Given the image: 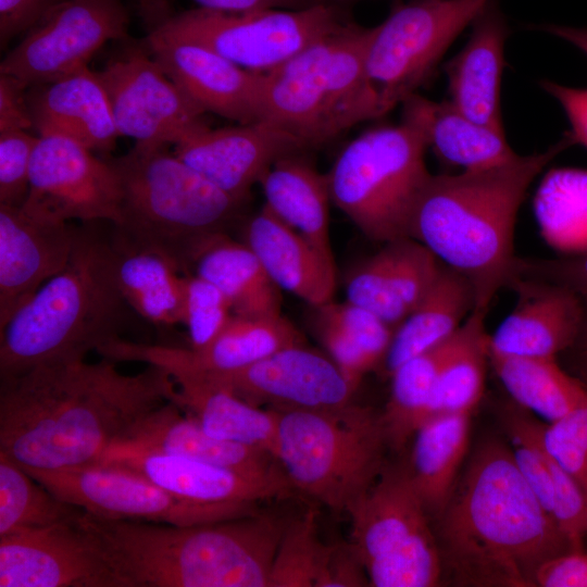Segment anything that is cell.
Wrapping results in <instances>:
<instances>
[{
    "label": "cell",
    "mask_w": 587,
    "mask_h": 587,
    "mask_svg": "<svg viewBox=\"0 0 587 587\" xmlns=\"http://www.w3.org/2000/svg\"><path fill=\"white\" fill-rule=\"evenodd\" d=\"M175 396L171 374L152 364L137 374L107 358L41 364L0 378V451L26 470L95 464Z\"/></svg>",
    "instance_id": "cell-1"
},
{
    "label": "cell",
    "mask_w": 587,
    "mask_h": 587,
    "mask_svg": "<svg viewBox=\"0 0 587 587\" xmlns=\"http://www.w3.org/2000/svg\"><path fill=\"white\" fill-rule=\"evenodd\" d=\"M436 520L442 569L461 586L534 587L541 564L572 551L497 438L476 447Z\"/></svg>",
    "instance_id": "cell-2"
},
{
    "label": "cell",
    "mask_w": 587,
    "mask_h": 587,
    "mask_svg": "<svg viewBox=\"0 0 587 587\" xmlns=\"http://www.w3.org/2000/svg\"><path fill=\"white\" fill-rule=\"evenodd\" d=\"M118 587H270L289 517L265 511L199 525L104 519L84 511Z\"/></svg>",
    "instance_id": "cell-3"
},
{
    "label": "cell",
    "mask_w": 587,
    "mask_h": 587,
    "mask_svg": "<svg viewBox=\"0 0 587 587\" xmlns=\"http://www.w3.org/2000/svg\"><path fill=\"white\" fill-rule=\"evenodd\" d=\"M571 134L541 153L457 175H432L412 215L409 237L472 284L476 305L489 309L513 275V235L529 185L570 145Z\"/></svg>",
    "instance_id": "cell-4"
},
{
    "label": "cell",
    "mask_w": 587,
    "mask_h": 587,
    "mask_svg": "<svg viewBox=\"0 0 587 587\" xmlns=\"http://www.w3.org/2000/svg\"><path fill=\"white\" fill-rule=\"evenodd\" d=\"M128 308L112 275L107 236L78 228L65 268L0 327V378L41 364L84 360L121 338Z\"/></svg>",
    "instance_id": "cell-5"
},
{
    "label": "cell",
    "mask_w": 587,
    "mask_h": 587,
    "mask_svg": "<svg viewBox=\"0 0 587 587\" xmlns=\"http://www.w3.org/2000/svg\"><path fill=\"white\" fill-rule=\"evenodd\" d=\"M110 162L122 188L121 220L112 234L164 255L183 273L190 272L202 242L226 233L246 202L221 190L166 146L136 143Z\"/></svg>",
    "instance_id": "cell-6"
},
{
    "label": "cell",
    "mask_w": 587,
    "mask_h": 587,
    "mask_svg": "<svg viewBox=\"0 0 587 587\" xmlns=\"http://www.w3.org/2000/svg\"><path fill=\"white\" fill-rule=\"evenodd\" d=\"M371 30L348 20L265 72L260 121L288 132L310 149L375 118L364 73Z\"/></svg>",
    "instance_id": "cell-7"
},
{
    "label": "cell",
    "mask_w": 587,
    "mask_h": 587,
    "mask_svg": "<svg viewBox=\"0 0 587 587\" xmlns=\"http://www.w3.org/2000/svg\"><path fill=\"white\" fill-rule=\"evenodd\" d=\"M276 412V458L297 494L348 513L386 465L382 412L351 402Z\"/></svg>",
    "instance_id": "cell-8"
},
{
    "label": "cell",
    "mask_w": 587,
    "mask_h": 587,
    "mask_svg": "<svg viewBox=\"0 0 587 587\" xmlns=\"http://www.w3.org/2000/svg\"><path fill=\"white\" fill-rule=\"evenodd\" d=\"M427 148L422 133L404 121L361 133L326 173L332 203L372 241L409 237L415 205L432 177Z\"/></svg>",
    "instance_id": "cell-9"
},
{
    "label": "cell",
    "mask_w": 587,
    "mask_h": 587,
    "mask_svg": "<svg viewBox=\"0 0 587 587\" xmlns=\"http://www.w3.org/2000/svg\"><path fill=\"white\" fill-rule=\"evenodd\" d=\"M490 0H409L372 27L365 80L379 117L416 93L442 55Z\"/></svg>",
    "instance_id": "cell-10"
},
{
    "label": "cell",
    "mask_w": 587,
    "mask_h": 587,
    "mask_svg": "<svg viewBox=\"0 0 587 587\" xmlns=\"http://www.w3.org/2000/svg\"><path fill=\"white\" fill-rule=\"evenodd\" d=\"M347 12V8L329 3L242 13L197 8L161 23L242 68L265 73L337 29L350 20Z\"/></svg>",
    "instance_id": "cell-11"
},
{
    "label": "cell",
    "mask_w": 587,
    "mask_h": 587,
    "mask_svg": "<svg viewBox=\"0 0 587 587\" xmlns=\"http://www.w3.org/2000/svg\"><path fill=\"white\" fill-rule=\"evenodd\" d=\"M26 471L63 501L104 519L189 526L236 519L261 510L260 505L189 501L135 471L112 463Z\"/></svg>",
    "instance_id": "cell-12"
},
{
    "label": "cell",
    "mask_w": 587,
    "mask_h": 587,
    "mask_svg": "<svg viewBox=\"0 0 587 587\" xmlns=\"http://www.w3.org/2000/svg\"><path fill=\"white\" fill-rule=\"evenodd\" d=\"M128 13L120 0H65L35 26L0 64V74L26 88L87 67L109 40L127 37Z\"/></svg>",
    "instance_id": "cell-13"
},
{
    "label": "cell",
    "mask_w": 587,
    "mask_h": 587,
    "mask_svg": "<svg viewBox=\"0 0 587 587\" xmlns=\"http://www.w3.org/2000/svg\"><path fill=\"white\" fill-rule=\"evenodd\" d=\"M121 202V182L110 161L67 137L39 136L23 210L54 222L116 225Z\"/></svg>",
    "instance_id": "cell-14"
},
{
    "label": "cell",
    "mask_w": 587,
    "mask_h": 587,
    "mask_svg": "<svg viewBox=\"0 0 587 587\" xmlns=\"http://www.w3.org/2000/svg\"><path fill=\"white\" fill-rule=\"evenodd\" d=\"M97 75L118 135L136 143L176 145L208 126L204 112L167 76L148 49L124 51Z\"/></svg>",
    "instance_id": "cell-15"
},
{
    "label": "cell",
    "mask_w": 587,
    "mask_h": 587,
    "mask_svg": "<svg viewBox=\"0 0 587 587\" xmlns=\"http://www.w3.org/2000/svg\"><path fill=\"white\" fill-rule=\"evenodd\" d=\"M83 512L0 536V587H118Z\"/></svg>",
    "instance_id": "cell-16"
},
{
    "label": "cell",
    "mask_w": 587,
    "mask_h": 587,
    "mask_svg": "<svg viewBox=\"0 0 587 587\" xmlns=\"http://www.w3.org/2000/svg\"><path fill=\"white\" fill-rule=\"evenodd\" d=\"M191 373L213 380L252 405L275 411L341 407L351 402L358 389L326 353L307 344L282 349L239 370Z\"/></svg>",
    "instance_id": "cell-17"
},
{
    "label": "cell",
    "mask_w": 587,
    "mask_h": 587,
    "mask_svg": "<svg viewBox=\"0 0 587 587\" xmlns=\"http://www.w3.org/2000/svg\"><path fill=\"white\" fill-rule=\"evenodd\" d=\"M145 46L167 76L204 113L238 124L261 120L264 73L242 68L161 22L151 28Z\"/></svg>",
    "instance_id": "cell-18"
},
{
    "label": "cell",
    "mask_w": 587,
    "mask_h": 587,
    "mask_svg": "<svg viewBox=\"0 0 587 587\" xmlns=\"http://www.w3.org/2000/svg\"><path fill=\"white\" fill-rule=\"evenodd\" d=\"M175 146V154L235 199L247 201L251 187L280 158L308 148L288 132L264 121L233 127L209 126Z\"/></svg>",
    "instance_id": "cell-19"
},
{
    "label": "cell",
    "mask_w": 587,
    "mask_h": 587,
    "mask_svg": "<svg viewBox=\"0 0 587 587\" xmlns=\"http://www.w3.org/2000/svg\"><path fill=\"white\" fill-rule=\"evenodd\" d=\"M78 228L0 204V327L67 265Z\"/></svg>",
    "instance_id": "cell-20"
},
{
    "label": "cell",
    "mask_w": 587,
    "mask_h": 587,
    "mask_svg": "<svg viewBox=\"0 0 587 587\" xmlns=\"http://www.w3.org/2000/svg\"><path fill=\"white\" fill-rule=\"evenodd\" d=\"M112 446L190 458L295 489L275 455L261 448L210 435L174 401L150 412Z\"/></svg>",
    "instance_id": "cell-21"
},
{
    "label": "cell",
    "mask_w": 587,
    "mask_h": 587,
    "mask_svg": "<svg viewBox=\"0 0 587 587\" xmlns=\"http://www.w3.org/2000/svg\"><path fill=\"white\" fill-rule=\"evenodd\" d=\"M517 296L516 305L489 338L496 351L557 359L575 341L585 303L571 288L534 278L512 277L507 285Z\"/></svg>",
    "instance_id": "cell-22"
},
{
    "label": "cell",
    "mask_w": 587,
    "mask_h": 587,
    "mask_svg": "<svg viewBox=\"0 0 587 587\" xmlns=\"http://www.w3.org/2000/svg\"><path fill=\"white\" fill-rule=\"evenodd\" d=\"M97 463L122 465L179 498L203 504L260 505L297 494L290 487L257 480L190 458L121 446L109 447Z\"/></svg>",
    "instance_id": "cell-23"
},
{
    "label": "cell",
    "mask_w": 587,
    "mask_h": 587,
    "mask_svg": "<svg viewBox=\"0 0 587 587\" xmlns=\"http://www.w3.org/2000/svg\"><path fill=\"white\" fill-rule=\"evenodd\" d=\"M441 261L423 243L402 237L384 243L347 276V300L396 328L437 277Z\"/></svg>",
    "instance_id": "cell-24"
},
{
    "label": "cell",
    "mask_w": 587,
    "mask_h": 587,
    "mask_svg": "<svg viewBox=\"0 0 587 587\" xmlns=\"http://www.w3.org/2000/svg\"><path fill=\"white\" fill-rule=\"evenodd\" d=\"M38 136L67 137L93 151H110L120 136L105 90L88 66L27 90Z\"/></svg>",
    "instance_id": "cell-25"
},
{
    "label": "cell",
    "mask_w": 587,
    "mask_h": 587,
    "mask_svg": "<svg viewBox=\"0 0 587 587\" xmlns=\"http://www.w3.org/2000/svg\"><path fill=\"white\" fill-rule=\"evenodd\" d=\"M347 514L351 521L349 544L364 566L430 527L408 465H385Z\"/></svg>",
    "instance_id": "cell-26"
},
{
    "label": "cell",
    "mask_w": 587,
    "mask_h": 587,
    "mask_svg": "<svg viewBox=\"0 0 587 587\" xmlns=\"http://www.w3.org/2000/svg\"><path fill=\"white\" fill-rule=\"evenodd\" d=\"M243 242L282 290L310 307L334 300L335 262L321 254L265 205L245 223Z\"/></svg>",
    "instance_id": "cell-27"
},
{
    "label": "cell",
    "mask_w": 587,
    "mask_h": 587,
    "mask_svg": "<svg viewBox=\"0 0 587 587\" xmlns=\"http://www.w3.org/2000/svg\"><path fill=\"white\" fill-rule=\"evenodd\" d=\"M473 23L470 40L445 65L449 101L472 121L504 133L500 84L508 28L491 1Z\"/></svg>",
    "instance_id": "cell-28"
},
{
    "label": "cell",
    "mask_w": 587,
    "mask_h": 587,
    "mask_svg": "<svg viewBox=\"0 0 587 587\" xmlns=\"http://www.w3.org/2000/svg\"><path fill=\"white\" fill-rule=\"evenodd\" d=\"M402 120L415 126L437 158L464 170H479L514 160L504 133L480 125L449 100L436 102L413 93L402 103Z\"/></svg>",
    "instance_id": "cell-29"
},
{
    "label": "cell",
    "mask_w": 587,
    "mask_h": 587,
    "mask_svg": "<svg viewBox=\"0 0 587 587\" xmlns=\"http://www.w3.org/2000/svg\"><path fill=\"white\" fill-rule=\"evenodd\" d=\"M174 402L210 435L264 449L276 457L277 412L252 405L213 380L191 372H168Z\"/></svg>",
    "instance_id": "cell-30"
},
{
    "label": "cell",
    "mask_w": 587,
    "mask_h": 587,
    "mask_svg": "<svg viewBox=\"0 0 587 587\" xmlns=\"http://www.w3.org/2000/svg\"><path fill=\"white\" fill-rule=\"evenodd\" d=\"M264 205L305 238L321 254L334 261L329 237L326 174L320 173L302 152L277 160L261 177Z\"/></svg>",
    "instance_id": "cell-31"
},
{
    "label": "cell",
    "mask_w": 587,
    "mask_h": 587,
    "mask_svg": "<svg viewBox=\"0 0 587 587\" xmlns=\"http://www.w3.org/2000/svg\"><path fill=\"white\" fill-rule=\"evenodd\" d=\"M107 249L115 285L129 308L158 326L182 324L184 273L164 255L126 243L112 232Z\"/></svg>",
    "instance_id": "cell-32"
},
{
    "label": "cell",
    "mask_w": 587,
    "mask_h": 587,
    "mask_svg": "<svg viewBox=\"0 0 587 587\" xmlns=\"http://www.w3.org/2000/svg\"><path fill=\"white\" fill-rule=\"evenodd\" d=\"M475 305L469 279L441 262L426 295L396 328L383 361L386 373L390 376L409 359L450 339Z\"/></svg>",
    "instance_id": "cell-33"
},
{
    "label": "cell",
    "mask_w": 587,
    "mask_h": 587,
    "mask_svg": "<svg viewBox=\"0 0 587 587\" xmlns=\"http://www.w3.org/2000/svg\"><path fill=\"white\" fill-rule=\"evenodd\" d=\"M190 272L216 286L240 316L282 314V289L272 280L253 251L218 233L197 250Z\"/></svg>",
    "instance_id": "cell-34"
},
{
    "label": "cell",
    "mask_w": 587,
    "mask_h": 587,
    "mask_svg": "<svg viewBox=\"0 0 587 587\" xmlns=\"http://www.w3.org/2000/svg\"><path fill=\"white\" fill-rule=\"evenodd\" d=\"M470 417L471 413L436 415L414 435L408 466L428 516L438 517L459 479L469 446Z\"/></svg>",
    "instance_id": "cell-35"
},
{
    "label": "cell",
    "mask_w": 587,
    "mask_h": 587,
    "mask_svg": "<svg viewBox=\"0 0 587 587\" xmlns=\"http://www.w3.org/2000/svg\"><path fill=\"white\" fill-rule=\"evenodd\" d=\"M489 363L515 403L550 423L587 404V386L564 372L557 359L508 354L489 347Z\"/></svg>",
    "instance_id": "cell-36"
},
{
    "label": "cell",
    "mask_w": 587,
    "mask_h": 587,
    "mask_svg": "<svg viewBox=\"0 0 587 587\" xmlns=\"http://www.w3.org/2000/svg\"><path fill=\"white\" fill-rule=\"evenodd\" d=\"M488 310L474 308L454 334L453 345L440 371L426 421L440 414L471 413L482 399L486 366L489 362L490 336L485 329Z\"/></svg>",
    "instance_id": "cell-37"
},
{
    "label": "cell",
    "mask_w": 587,
    "mask_h": 587,
    "mask_svg": "<svg viewBox=\"0 0 587 587\" xmlns=\"http://www.w3.org/2000/svg\"><path fill=\"white\" fill-rule=\"evenodd\" d=\"M534 211L540 234L553 249L587 253V171L553 168L542 178Z\"/></svg>",
    "instance_id": "cell-38"
},
{
    "label": "cell",
    "mask_w": 587,
    "mask_h": 587,
    "mask_svg": "<svg viewBox=\"0 0 587 587\" xmlns=\"http://www.w3.org/2000/svg\"><path fill=\"white\" fill-rule=\"evenodd\" d=\"M453 338L454 335L444 344L409 359L390 375L391 391L382 412L390 448L402 449L426 421Z\"/></svg>",
    "instance_id": "cell-39"
},
{
    "label": "cell",
    "mask_w": 587,
    "mask_h": 587,
    "mask_svg": "<svg viewBox=\"0 0 587 587\" xmlns=\"http://www.w3.org/2000/svg\"><path fill=\"white\" fill-rule=\"evenodd\" d=\"M83 511L57 497L0 451V536L48 526Z\"/></svg>",
    "instance_id": "cell-40"
},
{
    "label": "cell",
    "mask_w": 587,
    "mask_h": 587,
    "mask_svg": "<svg viewBox=\"0 0 587 587\" xmlns=\"http://www.w3.org/2000/svg\"><path fill=\"white\" fill-rule=\"evenodd\" d=\"M332 548L319 536L314 508L289 519L276 551L270 587H319Z\"/></svg>",
    "instance_id": "cell-41"
},
{
    "label": "cell",
    "mask_w": 587,
    "mask_h": 587,
    "mask_svg": "<svg viewBox=\"0 0 587 587\" xmlns=\"http://www.w3.org/2000/svg\"><path fill=\"white\" fill-rule=\"evenodd\" d=\"M370 586L433 587L440 582L442 561L437 539L427 528L395 551L365 564Z\"/></svg>",
    "instance_id": "cell-42"
},
{
    "label": "cell",
    "mask_w": 587,
    "mask_h": 587,
    "mask_svg": "<svg viewBox=\"0 0 587 587\" xmlns=\"http://www.w3.org/2000/svg\"><path fill=\"white\" fill-rule=\"evenodd\" d=\"M183 321L190 349L208 346L234 315L224 294L212 283L192 273H184Z\"/></svg>",
    "instance_id": "cell-43"
},
{
    "label": "cell",
    "mask_w": 587,
    "mask_h": 587,
    "mask_svg": "<svg viewBox=\"0 0 587 587\" xmlns=\"http://www.w3.org/2000/svg\"><path fill=\"white\" fill-rule=\"evenodd\" d=\"M317 315L339 327L377 364L384 361L395 329L369 310L350 301L334 300L310 307Z\"/></svg>",
    "instance_id": "cell-44"
},
{
    "label": "cell",
    "mask_w": 587,
    "mask_h": 587,
    "mask_svg": "<svg viewBox=\"0 0 587 587\" xmlns=\"http://www.w3.org/2000/svg\"><path fill=\"white\" fill-rule=\"evenodd\" d=\"M544 441L587 496V404L545 425Z\"/></svg>",
    "instance_id": "cell-45"
},
{
    "label": "cell",
    "mask_w": 587,
    "mask_h": 587,
    "mask_svg": "<svg viewBox=\"0 0 587 587\" xmlns=\"http://www.w3.org/2000/svg\"><path fill=\"white\" fill-rule=\"evenodd\" d=\"M39 136L0 133V204L22 207L29 189L32 157Z\"/></svg>",
    "instance_id": "cell-46"
},
{
    "label": "cell",
    "mask_w": 587,
    "mask_h": 587,
    "mask_svg": "<svg viewBox=\"0 0 587 587\" xmlns=\"http://www.w3.org/2000/svg\"><path fill=\"white\" fill-rule=\"evenodd\" d=\"M514 277L547 280L566 286L587 303V253L567 259L515 258Z\"/></svg>",
    "instance_id": "cell-47"
},
{
    "label": "cell",
    "mask_w": 587,
    "mask_h": 587,
    "mask_svg": "<svg viewBox=\"0 0 587 587\" xmlns=\"http://www.w3.org/2000/svg\"><path fill=\"white\" fill-rule=\"evenodd\" d=\"M63 1L65 0H0L1 47L21 33L28 32Z\"/></svg>",
    "instance_id": "cell-48"
},
{
    "label": "cell",
    "mask_w": 587,
    "mask_h": 587,
    "mask_svg": "<svg viewBox=\"0 0 587 587\" xmlns=\"http://www.w3.org/2000/svg\"><path fill=\"white\" fill-rule=\"evenodd\" d=\"M536 586L587 587V554L572 550L549 559L536 573Z\"/></svg>",
    "instance_id": "cell-49"
},
{
    "label": "cell",
    "mask_w": 587,
    "mask_h": 587,
    "mask_svg": "<svg viewBox=\"0 0 587 587\" xmlns=\"http://www.w3.org/2000/svg\"><path fill=\"white\" fill-rule=\"evenodd\" d=\"M365 567L348 544L333 545L332 552L319 587L369 586Z\"/></svg>",
    "instance_id": "cell-50"
},
{
    "label": "cell",
    "mask_w": 587,
    "mask_h": 587,
    "mask_svg": "<svg viewBox=\"0 0 587 587\" xmlns=\"http://www.w3.org/2000/svg\"><path fill=\"white\" fill-rule=\"evenodd\" d=\"M27 90L16 79L0 74V133L33 127Z\"/></svg>",
    "instance_id": "cell-51"
},
{
    "label": "cell",
    "mask_w": 587,
    "mask_h": 587,
    "mask_svg": "<svg viewBox=\"0 0 587 587\" xmlns=\"http://www.w3.org/2000/svg\"><path fill=\"white\" fill-rule=\"evenodd\" d=\"M541 86L563 107L572 126L570 134L574 142L587 147V89L571 88L548 80L542 82Z\"/></svg>",
    "instance_id": "cell-52"
},
{
    "label": "cell",
    "mask_w": 587,
    "mask_h": 587,
    "mask_svg": "<svg viewBox=\"0 0 587 587\" xmlns=\"http://www.w3.org/2000/svg\"><path fill=\"white\" fill-rule=\"evenodd\" d=\"M199 9L242 13L264 9H304L325 3L324 0H192Z\"/></svg>",
    "instance_id": "cell-53"
},
{
    "label": "cell",
    "mask_w": 587,
    "mask_h": 587,
    "mask_svg": "<svg viewBox=\"0 0 587 587\" xmlns=\"http://www.w3.org/2000/svg\"><path fill=\"white\" fill-rule=\"evenodd\" d=\"M585 303V316L574 344L565 351L569 354L575 371L583 377L587 385V303ZM579 379V380H583Z\"/></svg>",
    "instance_id": "cell-54"
},
{
    "label": "cell",
    "mask_w": 587,
    "mask_h": 587,
    "mask_svg": "<svg viewBox=\"0 0 587 587\" xmlns=\"http://www.w3.org/2000/svg\"><path fill=\"white\" fill-rule=\"evenodd\" d=\"M548 33H551L566 41H570L587 54V29L576 28L562 25H546L544 27Z\"/></svg>",
    "instance_id": "cell-55"
},
{
    "label": "cell",
    "mask_w": 587,
    "mask_h": 587,
    "mask_svg": "<svg viewBox=\"0 0 587 587\" xmlns=\"http://www.w3.org/2000/svg\"><path fill=\"white\" fill-rule=\"evenodd\" d=\"M359 1L363 0H324L325 3L335 4L347 9Z\"/></svg>",
    "instance_id": "cell-56"
}]
</instances>
